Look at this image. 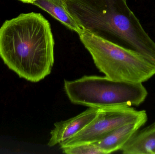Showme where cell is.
<instances>
[{
  "instance_id": "1",
  "label": "cell",
  "mask_w": 155,
  "mask_h": 154,
  "mask_svg": "<svg viewBox=\"0 0 155 154\" xmlns=\"http://www.w3.org/2000/svg\"><path fill=\"white\" fill-rule=\"evenodd\" d=\"M54 45L50 23L40 13L21 14L0 28V57L9 69L31 82L50 75Z\"/></svg>"
},
{
  "instance_id": "2",
  "label": "cell",
  "mask_w": 155,
  "mask_h": 154,
  "mask_svg": "<svg viewBox=\"0 0 155 154\" xmlns=\"http://www.w3.org/2000/svg\"><path fill=\"white\" fill-rule=\"evenodd\" d=\"M64 5L84 30L135 51L155 65V42L127 0H64Z\"/></svg>"
},
{
  "instance_id": "4",
  "label": "cell",
  "mask_w": 155,
  "mask_h": 154,
  "mask_svg": "<svg viewBox=\"0 0 155 154\" xmlns=\"http://www.w3.org/2000/svg\"><path fill=\"white\" fill-rule=\"evenodd\" d=\"M64 90L70 101L89 108L139 106L147 97L142 83L117 81L107 77L86 76L64 80Z\"/></svg>"
},
{
  "instance_id": "6",
  "label": "cell",
  "mask_w": 155,
  "mask_h": 154,
  "mask_svg": "<svg viewBox=\"0 0 155 154\" xmlns=\"http://www.w3.org/2000/svg\"><path fill=\"white\" fill-rule=\"evenodd\" d=\"M99 108H89L74 117L55 123L48 145L52 147L60 144L82 131L95 118Z\"/></svg>"
},
{
  "instance_id": "3",
  "label": "cell",
  "mask_w": 155,
  "mask_h": 154,
  "mask_svg": "<svg viewBox=\"0 0 155 154\" xmlns=\"http://www.w3.org/2000/svg\"><path fill=\"white\" fill-rule=\"evenodd\" d=\"M78 34L97 68L109 78L143 83L155 75L154 64L140 53L84 30Z\"/></svg>"
},
{
  "instance_id": "9",
  "label": "cell",
  "mask_w": 155,
  "mask_h": 154,
  "mask_svg": "<svg viewBox=\"0 0 155 154\" xmlns=\"http://www.w3.org/2000/svg\"><path fill=\"white\" fill-rule=\"evenodd\" d=\"M32 4L47 12L64 26L78 34L83 30L65 8L64 0H36Z\"/></svg>"
},
{
  "instance_id": "10",
  "label": "cell",
  "mask_w": 155,
  "mask_h": 154,
  "mask_svg": "<svg viewBox=\"0 0 155 154\" xmlns=\"http://www.w3.org/2000/svg\"><path fill=\"white\" fill-rule=\"evenodd\" d=\"M67 154H104L94 143H84L62 148Z\"/></svg>"
},
{
  "instance_id": "7",
  "label": "cell",
  "mask_w": 155,
  "mask_h": 154,
  "mask_svg": "<svg viewBox=\"0 0 155 154\" xmlns=\"http://www.w3.org/2000/svg\"><path fill=\"white\" fill-rule=\"evenodd\" d=\"M147 115L136 121L114 129L103 138L94 143L103 152L109 154L121 150L132 136L146 123Z\"/></svg>"
},
{
  "instance_id": "8",
  "label": "cell",
  "mask_w": 155,
  "mask_h": 154,
  "mask_svg": "<svg viewBox=\"0 0 155 154\" xmlns=\"http://www.w3.org/2000/svg\"><path fill=\"white\" fill-rule=\"evenodd\" d=\"M121 151L124 154H155V122L137 131Z\"/></svg>"
},
{
  "instance_id": "11",
  "label": "cell",
  "mask_w": 155,
  "mask_h": 154,
  "mask_svg": "<svg viewBox=\"0 0 155 154\" xmlns=\"http://www.w3.org/2000/svg\"><path fill=\"white\" fill-rule=\"evenodd\" d=\"M20 1L24 3L32 4L34 2L36 1V0H20Z\"/></svg>"
},
{
  "instance_id": "5",
  "label": "cell",
  "mask_w": 155,
  "mask_h": 154,
  "mask_svg": "<svg viewBox=\"0 0 155 154\" xmlns=\"http://www.w3.org/2000/svg\"><path fill=\"white\" fill-rule=\"evenodd\" d=\"M147 115L132 106H116L99 108L95 118L82 131L60 144L61 148L97 142L114 129Z\"/></svg>"
}]
</instances>
